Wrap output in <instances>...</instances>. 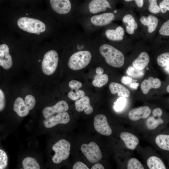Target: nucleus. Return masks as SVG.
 <instances>
[{
    "label": "nucleus",
    "instance_id": "obj_27",
    "mask_svg": "<svg viewBox=\"0 0 169 169\" xmlns=\"http://www.w3.org/2000/svg\"><path fill=\"white\" fill-rule=\"evenodd\" d=\"M22 165L24 169H39L40 168L37 160L30 157L24 158L22 161Z\"/></svg>",
    "mask_w": 169,
    "mask_h": 169
},
{
    "label": "nucleus",
    "instance_id": "obj_14",
    "mask_svg": "<svg viewBox=\"0 0 169 169\" xmlns=\"http://www.w3.org/2000/svg\"><path fill=\"white\" fill-rule=\"evenodd\" d=\"M90 12L96 13L105 11L107 8H111V6L107 0H92L89 4Z\"/></svg>",
    "mask_w": 169,
    "mask_h": 169
},
{
    "label": "nucleus",
    "instance_id": "obj_43",
    "mask_svg": "<svg viewBox=\"0 0 169 169\" xmlns=\"http://www.w3.org/2000/svg\"><path fill=\"white\" fill-rule=\"evenodd\" d=\"M91 169H104L103 166L101 164L97 163L93 165L91 168Z\"/></svg>",
    "mask_w": 169,
    "mask_h": 169
},
{
    "label": "nucleus",
    "instance_id": "obj_21",
    "mask_svg": "<svg viewBox=\"0 0 169 169\" xmlns=\"http://www.w3.org/2000/svg\"><path fill=\"white\" fill-rule=\"evenodd\" d=\"M150 57L148 54L146 52H142L133 61L132 64L136 69L143 70L148 65Z\"/></svg>",
    "mask_w": 169,
    "mask_h": 169
},
{
    "label": "nucleus",
    "instance_id": "obj_23",
    "mask_svg": "<svg viewBox=\"0 0 169 169\" xmlns=\"http://www.w3.org/2000/svg\"><path fill=\"white\" fill-rule=\"evenodd\" d=\"M122 22L126 25V32L130 34H134L135 30L138 28V25L133 16L130 14H127L123 17Z\"/></svg>",
    "mask_w": 169,
    "mask_h": 169
},
{
    "label": "nucleus",
    "instance_id": "obj_4",
    "mask_svg": "<svg viewBox=\"0 0 169 169\" xmlns=\"http://www.w3.org/2000/svg\"><path fill=\"white\" fill-rule=\"evenodd\" d=\"M70 143L65 139L60 140L55 143L52 147L55 152L52 157L53 162L59 164L67 159L70 154Z\"/></svg>",
    "mask_w": 169,
    "mask_h": 169
},
{
    "label": "nucleus",
    "instance_id": "obj_38",
    "mask_svg": "<svg viewBox=\"0 0 169 169\" xmlns=\"http://www.w3.org/2000/svg\"><path fill=\"white\" fill-rule=\"evenodd\" d=\"M160 11L164 13L169 10V0H163L159 4Z\"/></svg>",
    "mask_w": 169,
    "mask_h": 169
},
{
    "label": "nucleus",
    "instance_id": "obj_5",
    "mask_svg": "<svg viewBox=\"0 0 169 169\" xmlns=\"http://www.w3.org/2000/svg\"><path fill=\"white\" fill-rule=\"evenodd\" d=\"M58 61V55L56 51L52 50L47 52L44 56L41 64L44 74L47 75L53 74L56 70Z\"/></svg>",
    "mask_w": 169,
    "mask_h": 169
},
{
    "label": "nucleus",
    "instance_id": "obj_2",
    "mask_svg": "<svg viewBox=\"0 0 169 169\" xmlns=\"http://www.w3.org/2000/svg\"><path fill=\"white\" fill-rule=\"evenodd\" d=\"M18 27L21 29L27 32L38 35L40 33L44 32L46 29L44 23L37 19L24 17L18 20Z\"/></svg>",
    "mask_w": 169,
    "mask_h": 169
},
{
    "label": "nucleus",
    "instance_id": "obj_15",
    "mask_svg": "<svg viewBox=\"0 0 169 169\" xmlns=\"http://www.w3.org/2000/svg\"><path fill=\"white\" fill-rule=\"evenodd\" d=\"M115 18V15L113 13H105L92 17L91 21L95 25L102 26L109 24Z\"/></svg>",
    "mask_w": 169,
    "mask_h": 169
},
{
    "label": "nucleus",
    "instance_id": "obj_9",
    "mask_svg": "<svg viewBox=\"0 0 169 169\" xmlns=\"http://www.w3.org/2000/svg\"><path fill=\"white\" fill-rule=\"evenodd\" d=\"M69 108V105L64 100H61L53 106L44 108L42 111V115L46 119L55 113L66 112L68 110Z\"/></svg>",
    "mask_w": 169,
    "mask_h": 169
},
{
    "label": "nucleus",
    "instance_id": "obj_44",
    "mask_svg": "<svg viewBox=\"0 0 169 169\" xmlns=\"http://www.w3.org/2000/svg\"><path fill=\"white\" fill-rule=\"evenodd\" d=\"M139 85V84L136 82H133L130 83L131 87L134 89H137Z\"/></svg>",
    "mask_w": 169,
    "mask_h": 169
},
{
    "label": "nucleus",
    "instance_id": "obj_40",
    "mask_svg": "<svg viewBox=\"0 0 169 169\" xmlns=\"http://www.w3.org/2000/svg\"><path fill=\"white\" fill-rule=\"evenodd\" d=\"M73 169H89L88 167L84 163L80 162H76L73 166Z\"/></svg>",
    "mask_w": 169,
    "mask_h": 169
},
{
    "label": "nucleus",
    "instance_id": "obj_48",
    "mask_svg": "<svg viewBox=\"0 0 169 169\" xmlns=\"http://www.w3.org/2000/svg\"><path fill=\"white\" fill-rule=\"evenodd\" d=\"M117 12V10H115L114 11V13H116Z\"/></svg>",
    "mask_w": 169,
    "mask_h": 169
},
{
    "label": "nucleus",
    "instance_id": "obj_46",
    "mask_svg": "<svg viewBox=\"0 0 169 169\" xmlns=\"http://www.w3.org/2000/svg\"><path fill=\"white\" fill-rule=\"evenodd\" d=\"M104 71L103 69L100 67H98L96 69L95 72L96 74H102Z\"/></svg>",
    "mask_w": 169,
    "mask_h": 169
},
{
    "label": "nucleus",
    "instance_id": "obj_19",
    "mask_svg": "<svg viewBox=\"0 0 169 169\" xmlns=\"http://www.w3.org/2000/svg\"><path fill=\"white\" fill-rule=\"evenodd\" d=\"M13 109L17 114L21 117L27 115L30 111L24 100L21 97H18L15 100L13 104Z\"/></svg>",
    "mask_w": 169,
    "mask_h": 169
},
{
    "label": "nucleus",
    "instance_id": "obj_1",
    "mask_svg": "<svg viewBox=\"0 0 169 169\" xmlns=\"http://www.w3.org/2000/svg\"><path fill=\"white\" fill-rule=\"evenodd\" d=\"M99 51L106 63L110 66L120 68L124 64L125 57L123 54L114 47L108 44H103L100 47Z\"/></svg>",
    "mask_w": 169,
    "mask_h": 169
},
{
    "label": "nucleus",
    "instance_id": "obj_28",
    "mask_svg": "<svg viewBox=\"0 0 169 169\" xmlns=\"http://www.w3.org/2000/svg\"><path fill=\"white\" fill-rule=\"evenodd\" d=\"M108 81V77L106 74H96L92 82L95 87L100 88L105 84Z\"/></svg>",
    "mask_w": 169,
    "mask_h": 169
},
{
    "label": "nucleus",
    "instance_id": "obj_30",
    "mask_svg": "<svg viewBox=\"0 0 169 169\" xmlns=\"http://www.w3.org/2000/svg\"><path fill=\"white\" fill-rule=\"evenodd\" d=\"M157 62L158 64L162 67L169 66V52L164 53L159 55L157 58Z\"/></svg>",
    "mask_w": 169,
    "mask_h": 169
},
{
    "label": "nucleus",
    "instance_id": "obj_20",
    "mask_svg": "<svg viewBox=\"0 0 169 169\" xmlns=\"http://www.w3.org/2000/svg\"><path fill=\"white\" fill-rule=\"evenodd\" d=\"M109 88L113 94L117 93L118 95L120 97L127 98L130 95L129 90L125 87L118 83L112 82L109 85Z\"/></svg>",
    "mask_w": 169,
    "mask_h": 169
},
{
    "label": "nucleus",
    "instance_id": "obj_39",
    "mask_svg": "<svg viewBox=\"0 0 169 169\" xmlns=\"http://www.w3.org/2000/svg\"><path fill=\"white\" fill-rule=\"evenodd\" d=\"M6 104L5 97L3 90L0 89V112L4 109Z\"/></svg>",
    "mask_w": 169,
    "mask_h": 169
},
{
    "label": "nucleus",
    "instance_id": "obj_34",
    "mask_svg": "<svg viewBox=\"0 0 169 169\" xmlns=\"http://www.w3.org/2000/svg\"><path fill=\"white\" fill-rule=\"evenodd\" d=\"M24 100L29 110L34 108L36 104V100L33 96L30 95H27L25 97Z\"/></svg>",
    "mask_w": 169,
    "mask_h": 169
},
{
    "label": "nucleus",
    "instance_id": "obj_6",
    "mask_svg": "<svg viewBox=\"0 0 169 169\" xmlns=\"http://www.w3.org/2000/svg\"><path fill=\"white\" fill-rule=\"evenodd\" d=\"M81 150L90 162L97 163L102 157L99 146L94 142H91L88 144H83L81 146Z\"/></svg>",
    "mask_w": 169,
    "mask_h": 169
},
{
    "label": "nucleus",
    "instance_id": "obj_3",
    "mask_svg": "<svg viewBox=\"0 0 169 169\" xmlns=\"http://www.w3.org/2000/svg\"><path fill=\"white\" fill-rule=\"evenodd\" d=\"M92 57L88 51H80L73 54L69 58L68 65L70 68L74 70L81 69L90 63Z\"/></svg>",
    "mask_w": 169,
    "mask_h": 169
},
{
    "label": "nucleus",
    "instance_id": "obj_47",
    "mask_svg": "<svg viewBox=\"0 0 169 169\" xmlns=\"http://www.w3.org/2000/svg\"><path fill=\"white\" fill-rule=\"evenodd\" d=\"M166 90L168 93H169V85H168L166 88Z\"/></svg>",
    "mask_w": 169,
    "mask_h": 169
},
{
    "label": "nucleus",
    "instance_id": "obj_10",
    "mask_svg": "<svg viewBox=\"0 0 169 169\" xmlns=\"http://www.w3.org/2000/svg\"><path fill=\"white\" fill-rule=\"evenodd\" d=\"M12 59L9 53L8 47L5 44L0 45V66L8 70L12 67Z\"/></svg>",
    "mask_w": 169,
    "mask_h": 169
},
{
    "label": "nucleus",
    "instance_id": "obj_42",
    "mask_svg": "<svg viewBox=\"0 0 169 169\" xmlns=\"http://www.w3.org/2000/svg\"><path fill=\"white\" fill-rule=\"evenodd\" d=\"M162 111L160 108H157L154 109L152 111V114L155 116L160 117L162 114Z\"/></svg>",
    "mask_w": 169,
    "mask_h": 169
},
{
    "label": "nucleus",
    "instance_id": "obj_22",
    "mask_svg": "<svg viewBox=\"0 0 169 169\" xmlns=\"http://www.w3.org/2000/svg\"><path fill=\"white\" fill-rule=\"evenodd\" d=\"M140 21L142 24L148 27V30L149 33L153 32L156 29L158 24V19L151 15L147 17L142 16Z\"/></svg>",
    "mask_w": 169,
    "mask_h": 169
},
{
    "label": "nucleus",
    "instance_id": "obj_8",
    "mask_svg": "<svg viewBox=\"0 0 169 169\" xmlns=\"http://www.w3.org/2000/svg\"><path fill=\"white\" fill-rule=\"evenodd\" d=\"M70 121V116L67 112L58 113L45 119L43 123L45 127L47 128L53 127L58 124H66Z\"/></svg>",
    "mask_w": 169,
    "mask_h": 169
},
{
    "label": "nucleus",
    "instance_id": "obj_41",
    "mask_svg": "<svg viewBox=\"0 0 169 169\" xmlns=\"http://www.w3.org/2000/svg\"><path fill=\"white\" fill-rule=\"evenodd\" d=\"M121 81L124 84H130L132 80V78L131 77L128 76H123L121 79Z\"/></svg>",
    "mask_w": 169,
    "mask_h": 169
},
{
    "label": "nucleus",
    "instance_id": "obj_17",
    "mask_svg": "<svg viewBox=\"0 0 169 169\" xmlns=\"http://www.w3.org/2000/svg\"><path fill=\"white\" fill-rule=\"evenodd\" d=\"M161 84V81L159 79H154L152 77H150L148 79H145L143 81L141 84V88L143 93L146 94L151 88H160Z\"/></svg>",
    "mask_w": 169,
    "mask_h": 169
},
{
    "label": "nucleus",
    "instance_id": "obj_26",
    "mask_svg": "<svg viewBox=\"0 0 169 169\" xmlns=\"http://www.w3.org/2000/svg\"><path fill=\"white\" fill-rule=\"evenodd\" d=\"M155 142L158 147L161 149L169 150V135L161 134L157 136L155 139Z\"/></svg>",
    "mask_w": 169,
    "mask_h": 169
},
{
    "label": "nucleus",
    "instance_id": "obj_33",
    "mask_svg": "<svg viewBox=\"0 0 169 169\" xmlns=\"http://www.w3.org/2000/svg\"><path fill=\"white\" fill-rule=\"evenodd\" d=\"M8 164V157L3 150L0 149V169H5Z\"/></svg>",
    "mask_w": 169,
    "mask_h": 169
},
{
    "label": "nucleus",
    "instance_id": "obj_13",
    "mask_svg": "<svg viewBox=\"0 0 169 169\" xmlns=\"http://www.w3.org/2000/svg\"><path fill=\"white\" fill-rule=\"evenodd\" d=\"M69 86L71 90L68 94L69 98L73 100H77L79 98L83 97L85 93L79 89L82 87V84L79 81L73 80L70 81Z\"/></svg>",
    "mask_w": 169,
    "mask_h": 169
},
{
    "label": "nucleus",
    "instance_id": "obj_49",
    "mask_svg": "<svg viewBox=\"0 0 169 169\" xmlns=\"http://www.w3.org/2000/svg\"><path fill=\"white\" fill-rule=\"evenodd\" d=\"M146 69H148V68H147V67H146Z\"/></svg>",
    "mask_w": 169,
    "mask_h": 169
},
{
    "label": "nucleus",
    "instance_id": "obj_16",
    "mask_svg": "<svg viewBox=\"0 0 169 169\" xmlns=\"http://www.w3.org/2000/svg\"><path fill=\"white\" fill-rule=\"evenodd\" d=\"M75 105L76 110L78 112L84 110L85 114L89 115L93 111V108L90 104V99L87 96H84L77 100Z\"/></svg>",
    "mask_w": 169,
    "mask_h": 169
},
{
    "label": "nucleus",
    "instance_id": "obj_35",
    "mask_svg": "<svg viewBox=\"0 0 169 169\" xmlns=\"http://www.w3.org/2000/svg\"><path fill=\"white\" fill-rule=\"evenodd\" d=\"M148 0L150 3L148 7L149 11L153 14L158 13L160 12V10L157 4V0Z\"/></svg>",
    "mask_w": 169,
    "mask_h": 169
},
{
    "label": "nucleus",
    "instance_id": "obj_37",
    "mask_svg": "<svg viewBox=\"0 0 169 169\" xmlns=\"http://www.w3.org/2000/svg\"><path fill=\"white\" fill-rule=\"evenodd\" d=\"M159 33L163 36H169V20L164 23L159 30Z\"/></svg>",
    "mask_w": 169,
    "mask_h": 169
},
{
    "label": "nucleus",
    "instance_id": "obj_24",
    "mask_svg": "<svg viewBox=\"0 0 169 169\" xmlns=\"http://www.w3.org/2000/svg\"><path fill=\"white\" fill-rule=\"evenodd\" d=\"M124 33V29L120 26L117 27L115 30L108 29L105 33L107 37L109 39L113 41L122 40Z\"/></svg>",
    "mask_w": 169,
    "mask_h": 169
},
{
    "label": "nucleus",
    "instance_id": "obj_29",
    "mask_svg": "<svg viewBox=\"0 0 169 169\" xmlns=\"http://www.w3.org/2000/svg\"><path fill=\"white\" fill-rule=\"evenodd\" d=\"M164 121L160 117L157 119L153 116L149 117L146 121V125L147 128L150 130H154L156 128L160 125L163 123Z\"/></svg>",
    "mask_w": 169,
    "mask_h": 169
},
{
    "label": "nucleus",
    "instance_id": "obj_25",
    "mask_svg": "<svg viewBox=\"0 0 169 169\" xmlns=\"http://www.w3.org/2000/svg\"><path fill=\"white\" fill-rule=\"evenodd\" d=\"M147 164L150 169H166L165 166L162 161L159 157L153 156L147 159Z\"/></svg>",
    "mask_w": 169,
    "mask_h": 169
},
{
    "label": "nucleus",
    "instance_id": "obj_32",
    "mask_svg": "<svg viewBox=\"0 0 169 169\" xmlns=\"http://www.w3.org/2000/svg\"><path fill=\"white\" fill-rule=\"evenodd\" d=\"M128 169H144L141 163L136 158H132L128 161L127 165Z\"/></svg>",
    "mask_w": 169,
    "mask_h": 169
},
{
    "label": "nucleus",
    "instance_id": "obj_7",
    "mask_svg": "<svg viewBox=\"0 0 169 169\" xmlns=\"http://www.w3.org/2000/svg\"><path fill=\"white\" fill-rule=\"evenodd\" d=\"M94 127L95 130L103 135L109 136L112 133L106 116L103 114L96 115L94 119Z\"/></svg>",
    "mask_w": 169,
    "mask_h": 169
},
{
    "label": "nucleus",
    "instance_id": "obj_31",
    "mask_svg": "<svg viewBox=\"0 0 169 169\" xmlns=\"http://www.w3.org/2000/svg\"><path fill=\"white\" fill-rule=\"evenodd\" d=\"M126 73L128 75L134 78H140L144 74L143 70H140L133 67H129L127 70Z\"/></svg>",
    "mask_w": 169,
    "mask_h": 169
},
{
    "label": "nucleus",
    "instance_id": "obj_11",
    "mask_svg": "<svg viewBox=\"0 0 169 169\" xmlns=\"http://www.w3.org/2000/svg\"><path fill=\"white\" fill-rule=\"evenodd\" d=\"M151 112V110L148 106H141L130 110L128 113V117L130 120L136 121L141 119L148 118Z\"/></svg>",
    "mask_w": 169,
    "mask_h": 169
},
{
    "label": "nucleus",
    "instance_id": "obj_36",
    "mask_svg": "<svg viewBox=\"0 0 169 169\" xmlns=\"http://www.w3.org/2000/svg\"><path fill=\"white\" fill-rule=\"evenodd\" d=\"M114 108L116 111H120L122 110L126 104V99L125 97L119 98L115 103Z\"/></svg>",
    "mask_w": 169,
    "mask_h": 169
},
{
    "label": "nucleus",
    "instance_id": "obj_18",
    "mask_svg": "<svg viewBox=\"0 0 169 169\" xmlns=\"http://www.w3.org/2000/svg\"><path fill=\"white\" fill-rule=\"evenodd\" d=\"M126 146L129 149L134 150L136 149L139 143L138 137L128 132H123L120 136Z\"/></svg>",
    "mask_w": 169,
    "mask_h": 169
},
{
    "label": "nucleus",
    "instance_id": "obj_12",
    "mask_svg": "<svg viewBox=\"0 0 169 169\" xmlns=\"http://www.w3.org/2000/svg\"><path fill=\"white\" fill-rule=\"evenodd\" d=\"M53 9L60 14H65L69 12L71 8L70 0H50Z\"/></svg>",
    "mask_w": 169,
    "mask_h": 169
},
{
    "label": "nucleus",
    "instance_id": "obj_45",
    "mask_svg": "<svg viewBox=\"0 0 169 169\" xmlns=\"http://www.w3.org/2000/svg\"><path fill=\"white\" fill-rule=\"evenodd\" d=\"M135 0L137 6L139 8L142 7L143 5V0Z\"/></svg>",
    "mask_w": 169,
    "mask_h": 169
}]
</instances>
